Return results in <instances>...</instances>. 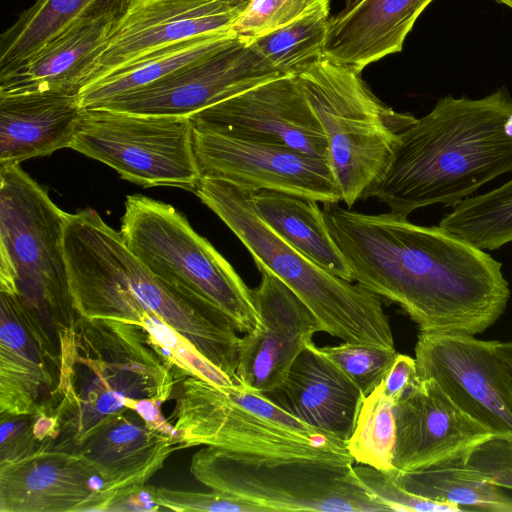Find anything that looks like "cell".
Returning <instances> with one entry per match:
<instances>
[{
	"label": "cell",
	"instance_id": "17",
	"mask_svg": "<svg viewBox=\"0 0 512 512\" xmlns=\"http://www.w3.org/2000/svg\"><path fill=\"white\" fill-rule=\"evenodd\" d=\"M61 350L15 293L0 290V414L55 417Z\"/></svg>",
	"mask_w": 512,
	"mask_h": 512
},
{
	"label": "cell",
	"instance_id": "39",
	"mask_svg": "<svg viewBox=\"0 0 512 512\" xmlns=\"http://www.w3.org/2000/svg\"><path fill=\"white\" fill-rule=\"evenodd\" d=\"M156 487L135 484L108 494L99 512H154L164 510L155 499Z\"/></svg>",
	"mask_w": 512,
	"mask_h": 512
},
{
	"label": "cell",
	"instance_id": "21",
	"mask_svg": "<svg viewBox=\"0 0 512 512\" xmlns=\"http://www.w3.org/2000/svg\"><path fill=\"white\" fill-rule=\"evenodd\" d=\"M303 422L346 442L364 396L313 342L291 365L284 381L264 393Z\"/></svg>",
	"mask_w": 512,
	"mask_h": 512
},
{
	"label": "cell",
	"instance_id": "16",
	"mask_svg": "<svg viewBox=\"0 0 512 512\" xmlns=\"http://www.w3.org/2000/svg\"><path fill=\"white\" fill-rule=\"evenodd\" d=\"M190 118L202 129L328 159L324 131L294 75L270 79Z\"/></svg>",
	"mask_w": 512,
	"mask_h": 512
},
{
	"label": "cell",
	"instance_id": "23",
	"mask_svg": "<svg viewBox=\"0 0 512 512\" xmlns=\"http://www.w3.org/2000/svg\"><path fill=\"white\" fill-rule=\"evenodd\" d=\"M433 0H349L327 25L323 55L362 71L402 50L416 20Z\"/></svg>",
	"mask_w": 512,
	"mask_h": 512
},
{
	"label": "cell",
	"instance_id": "24",
	"mask_svg": "<svg viewBox=\"0 0 512 512\" xmlns=\"http://www.w3.org/2000/svg\"><path fill=\"white\" fill-rule=\"evenodd\" d=\"M83 110L74 94H0V165L70 148Z\"/></svg>",
	"mask_w": 512,
	"mask_h": 512
},
{
	"label": "cell",
	"instance_id": "27",
	"mask_svg": "<svg viewBox=\"0 0 512 512\" xmlns=\"http://www.w3.org/2000/svg\"><path fill=\"white\" fill-rule=\"evenodd\" d=\"M263 221L305 257L353 282L349 266L327 228L323 211L313 199L273 190L253 191Z\"/></svg>",
	"mask_w": 512,
	"mask_h": 512
},
{
	"label": "cell",
	"instance_id": "8",
	"mask_svg": "<svg viewBox=\"0 0 512 512\" xmlns=\"http://www.w3.org/2000/svg\"><path fill=\"white\" fill-rule=\"evenodd\" d=\"M327 140L329 165L351 208L374 197L398 134L416 118L384 105L352 66L325 56L296 75Z\"/></svg>",
	"mask_w": 512,
	"mask_h": 512
},
{
	"label": "cell",
	"instance_id": "31",
	"mask_svg": "<svg viewBox=\"0 0 512 512\" xmlns=\"http://www.w3.org/2000/svg\"><path fill=\"white\" fill-rule=\"evenodd\" d=\"M439 226L482 250L512 242V179L492 191L463 199Z\"/></svg>",
	"mask_w": 512,
	"mask_h": 512
},
{
	"label": "cell",
	"instance_id": "34",
	"mask_svg": "<svg viewBox=\"0 0 512 512\" xmlns=\"http://www.w3.org/2000/svg\"><path fill=\"white\" fill-rule=\"evenodd\" d=\"M353 467L364 487L382 502L387 507L388 511H462L457 505L429 500L405 490L384 471L363 464Z\"/></svg>",
	"mask_w": 512,
	"mask_h": 512
},
{
	"label": "cell",
	"instance_id": "28",
	"mask_svg": "<svg viewBox=\"0 0 512 512\" xmlns=\"http://www.w3.org/2000/svg\"><path fill=\"white\" fill-rule=\"evenodd\" d=\"M232 30L209 33L161 48L99 81L83 87L79 101L83 108L148 86L214 53L236 38Z\"/></svg>",
	"mask_w": 512,
	"mask_h": 512
},
{
	"label": "cell",
	"instance_id": "5",
	"mask_svg": "<svg viewBox=\"0 0 512 512\" xmlns=\"http://www.w3.org/2000/svg\"><path fill=\"white\" fill-rule=\"evenodd\" d=\"M193 192L242 242L258 270L274 275L305 304L323 332L346 343L395 348L379 296L286 243L257 213L253 191L224 180L200 178Z\"/></svg>",
	"mask_w": 512,
	"mask_h": 512
},
{
	"label": "cell",
	"instance_id": "11",
	"mask_svg": "<svg viewBox=\"0 0 512 512\" xmlns=\"http://www.w3.org/2000/svg\"><path fill=\"white\" fill-rule=\"evenodd\" d=\"M190 117L84 108L71 149L144 187L194 191L201 176Z\"/></svg>",
	"mask_w": 512,
	"mask_h": 512
},
{
	"label": "cell",
	"instance_id": "2",
	"mask_svg": "<svg viewBox=\"0 0 512 512\" xmlns=\"http://www.w3.org/2000/svg\"><path fill=\"white\" fill-rule=\"evenodd\" d=\"M64 251L77 313L134 323L158 316L237 385L241 337L215 304L151 272L92 209L66 213Z\"/></svg>",
	"mask_w": 512,
	"mask_h": 512
},
{
	"label": "cell",
	"instance_id": "3",
	"mask_svg": "<svg viewBox=\"0 0 512 512\" xmlns=\"http://www.w3.org/2000/svg\"><path fill=\"white\" fill-rule=\"evenodd\" d=\"M512 171V96L505 87L481 99L437 100L397 136L374 197L408 216L433 204L454 207Z\"/></svg>",
	"mask_w": 512,
	"mask_h": 512
},
{
	"label": "cell",
	"instance_id": "25",
	"mask_svg": "<svg viewBox=\"0 0 512 512\" xmlns=\"http://www.w3.org/2000/svg\"><path fill=\"white\" fill-rule=\"evenodd\" d=\"M120 18L87 19L59 34L0 76V94L49 91L78 95L85 72L107 45Z\"/></svg>",
	"mask_w": 512,
	"mask_h": 512
},
{
	"label": "cell",
	"instance_id": "4",
	"mask_svg": "<svg viewBox=\"0 0 512 512\" xmlns=\"http://www.w3.org/2000/svg\"><path fill=\"white\" fill-rule=\"evenodd\" d=\"M59 342L62 383L53 447L70 451L128 410L130 400L171 398L178 378L135 323L78 313Z\"/></svg>",
	"mask_w": 512,
	"mask_h": 512
},
{
	"label": "cell",
	"instance_id": "22",
	"mask_svg": "<svg viewBox=\"0 0 512 512\" xmlns=\"http://www.w3.org/2000/svg\"><path fill=\"white\" fill-rule=\"evenodd\" d=\"M181 449L179 437L149 427L138 413L128 409L105 422L70 451L84 460L108 494L145 484L173 452Z\"/></svg>",
	"mask_w": 512,
	"mask_h": 512
},
{
	"label": "cell",
	"instance_id": "19",
	"mask_svg": "<svg viewBox=\"0 0 512 512\" xmlns=\"http://www.w3.org/2000/svg\"><path fill=\"white\" fill-rule=\"evenodd\" d=\"M394 469H426L468 459L494 435L464 413L433 379H420L395 405Z\"/></svg>",
	"mask_w": 512,
	"mask_h": 512
},
{
	"label": "cell",
	"instance_id": "42",
	"mask_svg": "<svg viewBox=\"0 0 512 512\" xmlns=\"http://www.w3.org/2000/svg\"><path fill=\"white\" fill-rule=\"evenodd\" d=\"M496 351L512 380V342L497 341Z\"/></svg>",
	"mask_w": 512,
	"mask_h": 512
},
{
	"label": "cell",
	"instance_id": "32",
	"mask_svg": "<svg viewBox=\"0 0 512 512\" xmlns=\"http://www.w3.org/2000/svg\"><path fill=\"white\" fill-rule=\"evenodd\" d=\"M395 405L381 385L363 398L354 430L345 442L354 462L384 472L394 469Z\"/></svg>",
	"mask_w": 512,
	"mask_h": 512
},
{
	"label": "cell",
	"instance_id": "38",
	"mask_svg": "<svg viewBox=\"0 0 512 512\" xmlns=\"http://www.w3.org/2000/svg\"><path fill=\"white\" fill-rule=\"evenodd\" d=\"M467 460L489 482L512 489V441L493 437L475 449Z\"/></svg>",
	"mask_w": 512,
	"mask_h": 512
},
{
	"label": "cell",
	"instance_id": "13",
	"mask_svg": "<svg viewBox=\"0 0 512 512\" xmlns=\"http://www.w3.org/2000/svg\"><path fill=\"white\" fill-rule=\"evenodd\" d=\"M193 148L201 178L224 180L254 192L289 193L322 204L342 201L328 159L196 126Z\"/></svg>",
	"mask_w": 512,
	"mask_h": 512
},
{
	"label": "cell",
	"instance_id": "29",
	"mask_svg": "<svg viewBox=\"0 0 512 512\" xmlns=\"http://www.w3.org/2000/svg\"><path fill=\"white\" fill-rule=\"evenodd\" d=\"M399 486L420 497L476 510L512 512V497L505 494L467 459L426 469L386 472Z\"/></svg>",
	"mask_w": 512,
	"mask_h": 512
},
{
	"label": "cell",
	"instance_id": "35",
	"mask_svg": "<svg viewBox=\"0 0 512 512\" xmlns=\"http://www.w3.org/2000/svg\"><path fill=\"white\" fill-rule=\"evenodd\" d=\"M308 0H250L232 26L248 42L269 34L296 18Z\"/></svg>",
	"mask_w": 512,
	"mask_h": 512
},
{
	"label": "cell",
	"instance_id": "30",
	"mask_svg": "<svg viewBox=\"0 0 512 512\" xmlns=\"http://www.w3.org/2000/svg\"><path fill=\"white\" fill-rule=\"evenodd\" d=\"M329 12V0H308L292 21L249 43L280 76H296L324 56Z\"/></svg>",
	"mask_w": 512,
	"mask_h": 512
},
{
	"label": "cell",
	"instance_id": "6",
	"mask_svg": "<svg viewBox=\"0 0 512 512\" xmlns=\"http://www.w3.org/2000/svg\"><path fill=\"white\" fill-rule=\"evenodd\" d=\"M66 213L19 164L0 165V290L15 293L60 347L77 316L64 251Z\"/></svg>",
	"mask_w": 512,
	"mask_h": 512
},
{
	"label": "cell",
	"instance_id": "9",
	"mask_svg": "<svg viewBox=\"0 0 512 512\" xmlns=\"http://www.w3.org/2000/svg\"><path fill=\"white\" fill-rule=\"evenodd\" d=\"M190 472L211 490L265 512L388 511L349 462L261 457L207 446L193 455Z\"/></svg>",
	"mask_w": 512,
	"mask_h": 512
},
{
	"label": "cell",
	"instance_id": "10",
	"mask_svg": "<svg viewBox=\"0 0 512 512\" xmlns=\"http://www.w3.org/2000/svg\"><path fill=\"white\" fill-rule=\"evenodd\" d=\"M120 234L151 272L215 304L238 332L257 326L251 289L173 206L140 194L127 196Z\"/></svg>",
	"mask_w": 512,
	"mask_h": 512
},
{
	"label": "cell",
	"instance_id": "37",
	"mask_svg": "<svg viewBox=\"0 0 512 512\" xmlns=\"http://www.w3.org/2000/svg\"><path fill=\"white\" fill-rule=\"evenodd\" d=\"M35 415L0 414V465L29 457L51 443L40 442L34 431Z\"/></svg>",
	"mask_w": 512,
	"mask_h": 512
},
{
	"label": "cell",
	"instance_id": "41",
	"mask_svg": "<svg viewBox=\"0 0 512 512\" xmlns=\"http://www.w3.org/2000/svg\"><path fill=\"white\" fill-rule=\"evenodd\" d=\"M162 404V401L156 399L130 400L125 403V407L138 413L149 427L178 437L172 422L168 421L161 411Z\"/></svg>",
	"mask_w": 512,
	"mask_h": 512
},
{
	"label": "cell",
	"instance_id": "36",
	"mask_svg": "<svg viewBox=\"0 0 512 512\" xmlns=\"http://www.w3.org/2000/svg\"><path fill=\"white\" fill-rule=\"evenodd\" d=\"M155 499L164 510L205 512H265L252 503L214 491L195 492L156 488Z\"/></svg>",
	"mask_w": 512,
	"mask_h": 512
},
{
	"label": "cell",
	"instance_id": "20",
	"mask_svg": "<svg viewBox=\"0 0 512 512\" xmlns=\"http://www.w3.org/2000/svg\"><path fill=\"white\" fill-rule=\"evenodd\" d=\"M102 486L78 454L46 447L0 465V512H99Z\"/></svg>",
	"mask_w": 512,
	"mask_h": 512
},
{
	"label": "cell",
	"instance_id": "15",
	"mask_svg": "<svg viewBox=\"0 0 512 512\" xmlns=\"http://www.w3.org/2000/svg\"><path fill=\"white\" fill-rule=\"evenodd\" d=\"M250 0H134L103 51L85 72L80 90L161 48L232 30Z\"/></svg>",
	"mask_w": 512,
	"mask_h": 512
},
{
	"label": "cell",
	"instance_id": "7",
	"mask_svg": "<svg viewBox=\"0 0 512 512\" xmlns=\"http://www.w3.org/2000/svg\"><path fill=\"white\" fill-rule=\"evenodd\" d=\"M171 415L183 449L198 445L276 458L354 463L346 443L288 413L244 384L186 377Z\"/></svg>",
	"mask_w": 512,
	"mask_h": 512
},
{
	"label": "cell",
	"instance_id": "1",
	"mask_svg": "<svg viewBox=\"0 0 512 512\" xmlns=\"http://www.w3.org/2000/svg\"><path fill=\"white\" fill-rule=\"evenodd\" d=\"M322 211L353 281L400 306L420 332L476 335L505 311L502 263L440 226L338 203Z\"/></svg>",
	"mask_w": 512,
	"mask_h": 512
},
{
	"label": "cell",
	"instance_id": "18",
	"mask_svg": "<svg viewBox=\"0 0 512 512\" xmlns=\"http://www.w3.org/2000/svg\"><path fill=\"white\" fill-rule=\"evenodd\" d=\"M260 273V284L251 289L258 324L241 338L236 373L246 387L268 393L284 381L297 356L323 329L282 281Z\"/></svg>",
	"mask_w": 512,
	"mask_h": 512
},
{
	"label": "cell",
	"instance_id": "40",
	"mask_svg": "<svg viewBox=\"0 0 512 512\" xmlns=\"http://www.w3.org/2000/svg\"><path fill=\"white\" fill-rule=\"evenodd\" d=\"M420 382L416 360L397 354L380 385L384 393L397 403L411 388Z\"/></svg>",
	"mask_w": 512,
	"mask_h": 512
},
{
	"label": "cell",
	"instance_id": "26",
	"mask_svg": "<svg viewBox=\"0 0 512 512\" xmlns=\"http://www.w3.org/2000/svg\"><path fill=\"white\" fill-rule=\"evenodd\" d=\"M134 0H36L0 36V76L81 21L122 17Z\"/></svg>",
	"mask_w": 512,
	"mask_h": 512
},
{
	"label": "cell",
	"instance_id": "14",
	"mask_svg": "<svg viewBox=\"0 0 512 512\" xmlns=\"http://www.w3.org/2000/svg\"><path fill=\"white\" fill-rule=\"evenodd\" d=\"M279 76L247 40L236 37L223 48L169 76L94 108L191 117L215 103Z\"/></svg>",
	"mask_w": 512,
	"mask_h": 512
},
{
	"label": "cell",
	"instance_id": "33",
	"mask_svg": "<svg viewBox=\"0 0 512 512\" xmlns=\"http://www.w3.org/2000/svg\"><path fill=\"white\" fill-rule=\"evenodd\" d=\"M319 350L364 397L380 385L398 354L395 348L346 342L336 346L319 347Z\"/></svg>",
	"mask_w": 512,
	"mask_h": 512
},
{
	"label": "cell",
	"instance_id": "12",
	"mask_svg": "<svg viewBox=\"0 0 512 512\" xmlns=\"http://www.w3.org/2000/svg\"><path fill=\"white\" fill-rule=\"evenodd\" d=\"M496 343L474 335L420 332L415 360L420 379H433L494 437L512 441V380Z\"/></svg>",
	"mask_w": 512,
	"mask_h": 512
},
{
	"label": "cell",
	"instance_id": "43",
	"mask_svg": "<svg viewBox=\"0 0 512 512\" xmlns=\"http://www.w3.org/2000/svg\"><path fill=\"white\" fill-rule=\"evenodd\" d=\"M496 2L506 5L507 7L512 9V0H495Z\"/></svg>",
	"mask_w": 512,
	"mask_h": 512
}]
</instances>
